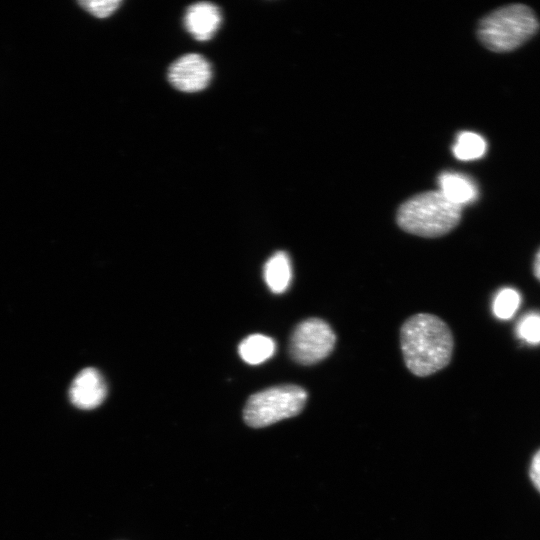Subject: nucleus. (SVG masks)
Returning a JSON list of instances; mask_svg holds the SVG:
<instances>
[{
    "label": "nucleus",
    "instance_id": "3",
    "mask_svg": "<svg viewBox=\"0 0 540 540\" xmlns=\"http://www.w3.org/2000/svg\"><path fill=\"white\" fill-rule=\"evenodd\" d=\"M539 28L533 10L511 4L494 10L481 19L477 29L480 42L494 52L514 50L530 39Z\"/></svg>",
    "mask_w": 540,
    "mask_h": 540
},
{
    "label": "nucleus",
    "instance_id": "7",
    "mask_svg": "<svg viewBox=\"0 0 540 540\" xmlns=\"http://www.w3.org/2000/svg\"><path fill=\"white\" fill-rule=\"evenodd\" d=\"M107 394V386L98 370L85 368L78 373L71 383L69 399L83 410H90L102 404Z\"/></svg>",
    "mask_w": 540,
    "mask_h": 540
},
{
    "label": "nucleus",
    "instance_id": "14",
    "mask_svg": "<svg viewBox=\"0 0 540 540\" xmlns=\"http://www.w3.org/2000/svg\"><path fill=\"white\" fill-rule=\"evenodd\" d=\"M515 332L526 344H540V312L531 311L524 314L517 322Z\"/></svg>",
    "mask_w": 540,
    "mask_h": 540
},
{
    "label": "nucleus",
    "instance_id": "9",
    "mask_svg": "<svg viewBox=\"0 0 540 540\" xmlns=\"http://www.w3.org/2000/svg\"><path fill=\"white\" fill-rule=\"evenodd\" d=\"M440 192L453 204L462 207L477 199L478 189L468 177L452 172L439 176Z\"/></svg>",
    "mask_w": 540,
    "mask_h": 540
},
{
    "label": "nucleus",
    "instance_id": "4",
    "mask_svg": "<svg viewBox=\"0 0 540 540\" xmlns=\"http://www.w3.org/2000/svg\"><path fill=\"white\" fill-rule=\"evenodd\" d=\"M306 400L307 392L300 386L287 384L270 387L248 398L243 418L248 426L263 428L298 415Z\"/></svg>",
    "mask_w": 540,
    "mask_h": 540
},
{
    "label": "nucleus",
    "instance_id": "13",
    "mask_svg": "<svg viewBox=\"0 0 540 540\" xmlns=\"http://www.w3.org/2000/svg\"><path fill=\"white\" fill-rule=\"evenodd\" d=\"M520 304V293L514 288L505 287L496 293L492 302V311L498 319L508 320L515 315Z\"/></svg>",
    "mask_w": 540,
    "mask_h": 540
},
{
    "label": "nucleus",
    "instance_id": "8",
    "mask_svg": "<svg viewBox=\"0 0 540 540\" xmlns=\"http://www.w3.org/2000/svg\"><path fill=\"white\" fill-rule=\"evenodd\" d=\"M222 22L220 8L211 2H197L190 5L184 16L186 30L199 41L211 39Z\"/></svg>",
    "mask_w": 540,
    "mask_h": 540
},
{
    "label": "nucleus",
    "instance_id": "5",
    "mask_svg": "<svg viewBox=\"0 0 540 540\" xmlns=\"http://www.w3.org/2000/svg\"><path fill=\"white\" fill-rule=\"evenodd\" d=\"M336 335L330 325L319 318H309L294 329L289 344L290 355L302 365L325 359L334 349Z\"/></svg>",
    "mask_w": 540,
    "mask_h": 540
},
{
    "label": "nucleus",
    "instance_id": "2",
    "mask_svg": "<svg viewBox=\"0 0 540 540\" xmlns=\"http://www.w3.org/2000/svg\"><path fill=\"white\" fill-rule=\"evenodd\" d=\"M462 207L450 202L439 190L414 195L400 205L397 224L404 231L421 237H439L454 229Z\"/></svg>",
    "mask_w": 540,
    "mask_h": 540
},
{
    "label": "nucleus",
    "instance_id": "1",
    "mask_svg": "<svg viewBox=\"0 0 540 540\" xmlns=\"http://www.w3.org/2000/svg\"><path fill=\"white\" fill-rule=\"evenodd\" d=\"M401 349L407 368L416 376H428L451 360L453 336L439 317L419 313L408 318L400 331Z\"/></svg>",
    "mask_w": 540,
    "mask_h": 540
},
{
    "label": "nucleus",
    "instance_id": "11",
    "mask_svg": "<svg viewBox=\"0 0 540 540\" xmlns=\"http://www.w3.org/2000/svg\"><path fill=\"white\" fill-rule=\"evenodd\" d=\"M274 340L266 335L253 334L239 344L240 357L250 365H257L269 359L275 352Z\"/></svg>",
    "mask_w": 540,
    "mask_h": 540
},
{
    "label": "nucleus",
    "instance_id": "15",
    "mask_svg": "<svg viewBox=\"0 0 540 540\" xmlns=\"http://www.w3.org/2000/svg\"><path fill=\"white\" fill-rule=\"evenodd\" d=\"M79 5L88 11L90 14L98 18H105L113 14L121 5L119 0H102V1H79Z\"/></svg>",
    "mask_w": 540,
    "mask_h": 540
},
{
    "label": "nucleus",
    "instance_id": "12",
    "mask_svg": "<svg viewBox=\"0 0 540 540\" xmlns=\"http://www.w3.org/2000/svg\"><path fill=\"white\" fill-rule=\"evenodd\" d=\"M487 150L485 139L474 132L464 131L458 134L453 146V153L459 160L469 161L481 158Z\"/></svg>",
    "mask_w": 540,
    "mask_h": 540
},
{
    "label": "nucleus",
    "instance_id": "10",
    "mask_svg": "<svg viewBox=\"0 0 540 540\" xmlns=\"http://www.w3.org/2000/svg\"><path fill=\"white\" fill-rule=\"evenodd\" d=\"M292 279V267L287 253L278 251L265 263L264 280L269 289L275 294L287 290Z\"/></svg>",
    "mask_w": 540,
    "mask_h": 540
},
{
    "label": "nucleus",
    "instance_id": "16",
    "mask_svg": "<svg viewBox=\"0 0 540 540\" xmlns=\"http://www.w3.org/2000/svg\"><path fill=\"white\" fill-rule=\"evenodd\" d=\"M529 474L532 483L540 492V449L535 453L531 460Z\"/></svg>",
    "mask_w": 540,
    "mask_h": 540
},
{
    "label": "nucleus",
    "instance_id": "6",
    "mask_svg": "<svg viewBox=\"0 0 540 540\" xmlns=\"http://www.w3.org/2000/svg\"><path fill=\"white\" fill-rule=\"evenodd\" d=\"M212 78L208 60L197 53L185 54L176 59L168 69V80L177 90L195 93L204 90Z\"/></svg>",
    "mask_w": 540,
    "mask_h": 540
},
{
    "label": "nucleus",
    "instance_id": "17",
    "mask_svg": "<svg viewBox=\"0 0 540 540\" xmlns=\"http://www.w3.org/2000/svg\"><path fill=\"white\" fill-rule=\"evenodd\" d=\"M533 271H534L535 277L540 281V249L538 250L535 256Z\"/></svg>",
    "mask_w": 540,
    "mask_h": 540
}]
</instances>
